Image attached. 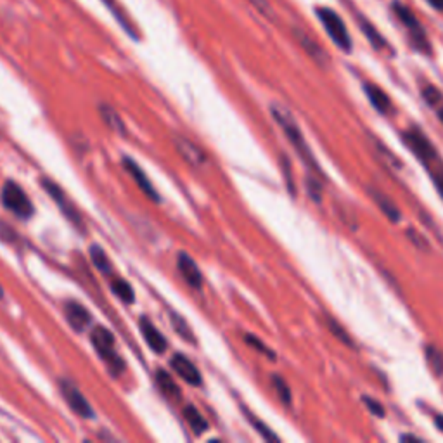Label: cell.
Returning <instances> with one entry per match:
<instances>
[{
  "instance_id": "5b68a950",
  "label": "cell",
  "mask_w": 443,
  "mask_h": 443,
  "mask_svg": "<svg viewBox=\"0 0 443 443\" xmlns=\"http://www.w3.org/2000/svg\"><path fill=\"white\" fill-rule=\"evenodd\" d=\"M392 11L393 14H395L396 19H399L400 23H402L403 26L408 30V33H411V38L414 40V45L419 49V51L423 52H430V42H427V37L425 33V28L421 26V23L418 21V18L412 14V11L408 9L407 6H403V4L400 2H393L392 4Z\"/></svg>"
},
{
  "instance_id": "277c9868",
  "label": "cell",
  "mask_w": 443,
  "mask_h": 443,
  "mask_svg": "<svg viewBox=\"0 0 443 443\" xmlns=\"http://www.w3.org/2000/svg\"><path fill=\"white\" fill-rule=\"evenodd\" d=\"M0 200H2V205L6 206L11 213L19 217V219H30V217L33 215V212H35L30 198L26 196L25 190H23L14 181L4 182Z\"/></svg>"
},
{
  "instance_id": "3957f363",
  "label": "cell",
  "mask_w": 443,
  "mask_h": 443,
  "mask_svg": "<svg viewBox=\"0 0 443 443\" xmlns=\"http://www.w3.org/2000/svg\"><path fill=\"white\" fill-rule=\"evenodd\" d=\"M317 18L322 23L324 30L327 32V35L343 52L351 51V37L348 33V28L345 26L341 16H339L336 11L329 9V7H317L315 9Z\"/></svg>"
},
{
  "instance_id": "ffe728a7",
  "label": "cell",
  "mask_w": 443,
  "mask_h": 443,
  "mask_svg": "<svg viewBox=\"0 0 443 443\" xmlns=\"http://www.w3.org/2000/svg\"><path fill=\"white\" fill-rule=\"evenodd\" d=\"M358 26H360L362 32H364V35L368 37V40L370 42V45H372L374 49H377V51H383V49L388 47L387 40L381 37V33L377 32V30L374 28V26L370 25V23L364 16H358Z\"/></svg>"
},
{
  "instance_id": "5bb4252c",
  "label": "cell",
  "mask_w": 443,
  "mask_h": 443,
  "mask_svg": "<svg viewBox=\"0 0 443 443\" xmlns=\"http://www.w3.org/2000/svg\"><path fill=\"white\" fill-rule=\"evenodd\" d=\"M123 166H125V170H127L128 174L132 175V178L135 181V184L139 186V189L142 190L144 194H146L149 200H152V201H156V203H158L159 196L156 194L154 186L149 182L147 175L144 174L142 168H140L135 162H133V159H130V158H123Z\"/></svg>"
},
{
  "instance_id": "836d02e7",
  "label": "cell",
  "mask_w": 443,
  "mask_h": 443,
  "mask_svg": "<svg viewBox=\"0 0 443 443\" xmlns=\"http://www.w3.org/2000/svg\"><path fill=\"white\" fill-rule=\"evenodd\" d=\"M435 186H437L438 193H440V196L443 198V168H440V170L435 174Z\"/></svg>"
},
{
  "instance_id": "f546056e",
  "label": "cell",
  "mask_w": 443,
  "mask_h": 443,
  "mask_svg": "<svg viewBox=\"0 0 443 443\" xmlns=\"http://www.w3.org/2000/svg\"><path fill=\"white\" fill-rule=\"evenodd\" d=\"M244 339H246V343H248V345H250V346H251V348L258 350V351H260V353L267 355V357H270V358H274V357H276V355H274V351H272V350H270V348H267V345H265V343H262V341H260V339H258V338H255V336H250V334H248V336H246V338H244Z\"/></svg>"
},
{
  "instance_id": "f1b7e54d",
  "label": "cell",
  "mask_w": 443,
  "mask_h": 443,
  "mask_svg": "<svg viewBox=\"0 0 443 443\" xmlns=\"http://www.w3.org/2000/svg\"><path fill=\"white\" fill-rule=\"evenodd\" d=\"M423 97H425V101L427 102L430 106H437L442 102V94L440 90L437 89V87L433 85H426L425 89H423Z\"/></svg>"
},
{
  "instance_id": "ba28073f",
  "label": "cell",
  "mask_w": 443,
  "mask_h": 443,
  "mask_svg": "<svg viewBox=\"0 0 443 443\" xmlns=\"http://www.w3.org/2000/svg\"><path fill=\"white\" fill-rule=\"evenodd\" d=\"M403 142L407 144V147L418 156L423 162H431V159L437 158V149L433 147V144L426 139L425 133L418 128H408L402 133Z\"/></svg>"
},
{
  "instance_id": "603a6c76",
  "label": "cell",
  "mask_w": 443,
  "mask_h": 443,
  "mask_svg": "<svg viewBox=\"0 0 443 443\" xmlns=\"http://www.w3.org/2000/svg\"><path fill=\"white\" fill-rule=\"evenodd\" d=\"M111 291L120 298L121 301H125V303H132V301L135 300L132 286H130L128 282L121 277H114L113 281H111Z\"/></svg>"
},
{
  "instance_id": "4316f807",
  "label": "cell",
  "mask_w": 443,
  "mask_h": 443,
  "mask_svg": "<svg viewBox=\"0 0 443 443\" xmlns=\"http://www.w3.org/2000/svg\"><path fill=\"white\" fill-rule=\"evenodd\" d=\"M246 418H248V421H250L251 425H253L255 430H257L258 433L262 435L263 438H265V440H270V442H279V437H277V435L274 433V431L270 430L269 426L263 425V423L260 421L258 418H255V414H251L250 411H246Z\"/></svg>"
},
{
  "instance_id": "4fadbf2b",
  "label": "cell",
  "mask_w": 443,
  "mask_h": 443,
  "mask_svg": "<svg viewBox=\"0 0 443 443\" xmlns=\"http://www.w3.org/2000/svg\"><path fill=\"white\" fill-rule=\"evenodd\" d=\"M139 327L140 332H142V338L146 339L149 348L154 351V353H163V351L166 350L168 346L166 338L158 331V327H156L147 317H140Z\"/></svg>"
},
{
  "instance_id": "74e56055",
  "label": "cell",
  "mask_w": 443,
  "mask_h": 443,
  "mask_svg": "<svg viewBox=\"0 0 443 443\" xmlns=\"http://www.w3.org/2000/svg\"><path fill=\"white\" fill-rule=\"evenodd\" d=\"M438 118H440V121L443 123V106H440V108H438Z\"/></svg>"
},
{
  "instance_id": "484cf974",
  "label": "cell",
  "mask_w": 443,
  "mask_h": 443,
  "mask_svg": "<svg viewBox=\"0 0 443 443\" xmlns=\"http://www.w3.org/2000/svg\"><path fill=\"white\" fill-rule=\"evenodd\" d=\"M425 353H426L427 365L433 369V372L437 374V376L443 374V355L440 353V351L435 348V346H426Z\"/></svg>"
},
{
  "instance_id": "2e32d148",
  "label": "cell",
  "mask_w": 443,
  "mask_h": 443,
  "mask_svg": "<svg viewBox=\"0 0 443 443\" xmlns=\"http://www.w3.org/2000/svg\"><path fill=\"white\" fill-rule=\"evenodd\" d=\"M295 33H296L298 42H300V45H301V47H303V51L307 52V54L310 56L317 64H320V66H326L327 61H329V59H327V54H326V52H324V49L320 47V45L317 44L315 40H312V38L308 37L307 33L300 32V30H296Z\"/></svg>"
},
{
  "instance_id": "8d00e7d4",
  "label": "cell",
  "mask_w": 443,
  "mask_h": 443,
  "mask_svg": "<svg viewBox=\"0 0 443 443\" xmlns=\"http://www.w3.org/2000/svg\"><path fill=\"white\" fill-rule=\"evenodd\" d=\"M400 440H402V442H407V440L419 442V440H421V438H418V437H415V435H402V437H400Z\"/></svg>"
},
{
  "instance_id": "7a4b0ae2",
  "label": "cell",
  "mask_w": 443,
  "mask_h": 443,
  "mask_svg": "<svg viewBox=\"0 0 443 443\" xmlns=\"http://www.w3.org/2000/svg\"><path fill=\"white\" fill-rule=\"evenodd\" d=\"M90 339H92L95 351L101 355L102 362L108 365V369L113 372V376H120L121 370L125 369V362H123V358L116 353V350H114L113 334H111L106 327L97 326V327H94L92 334H90Z\"/></svg>"
},
{
  "instance_id": "7402d4cb",
  "label": "cell",
  "mask_w": 443,
  "mask_h": 443,
  "mask_svg": "<svg viewBox=\"0 0 443 443\" xmlns=\"http://www.w3.org/2000/svg\"><path fill=\"white\" fill-rule=\"evenodd\" d=\"M99 111H101V118L104 120V123L108 125V127L113 130V132L125 133V123L116 111H114L113 108H109V106H106V104L101 106Z\"/></svg>"
},
{
  "instance_id": "1f68e13d",
  "label": "cell",
  "mask_w": 443,
  "mask_h": 443,
  "mask_svg": "<svg viewBox=\"0 0 443 443\" xmlns=\"http://www.w3.org/2000/svg\"><path fill=\"white\" fill-rule=\"evenodd\" d=\"M364 402H365V406L369 407V411L372 412V414H376L377 418H383L384 408L380 406V402H377V400H372V399H369V396H364Z\"/></svg>"
},
{
  "instance_id": "d6a6232c",
  "label": "cell",
  "mask_w": 443,
  "mask_h": 443,
  "mask_svg": "<svg viewBox=\"0 0 443 443\" xmlns=\"http://www.w3.org/2000/svg\"><path fill=\"white\" fill-rule=\"evenodd\" d=\"M251 4H253L255 7L260 11L262 14H265V16H272V9H270L269 2L267 0H250Z\"/></svg>"
},
{
  "instance_id": "30bf717a",
  "label": "cell",
  "mask_w": 443,
  "mask_h": 443,
  "mask_svg": "<svg viewBox=\"0 0 443 443\" xmlns=\"http://www.w3.org/2000/svg\"><path fill=\"white\" fill-rule=\"evenodd\" d=\"M64 315H66L68 324L78 332L89 329L90 322H92L90 312L87 310L82 303H78V301H68V303L64 305Z\"/></svg>"
},
{
  "instance_id": "44dd1931",
  "label": "cell",
  "mask_w": 443,
  "mask_h": 443,
  "mask_svg": "<svg viewBox=\"0 0 443 443\" xmlns=\"http://www.w3.org/2000/svg\"><path fill=\"white\" fill-rule=\"evenodd\" d=\"M89 255H90V260H92V263L95 265V269L101 270L102 274L113 272V265H111L108 253H106L99 244H92V246L89 248Z\"/></svg>"
},
{
  "instance_id": "52a82bcc",
  "label": "cell",
  "mask_w": 443,
  "mask_h": 443,
  "mask_svg": "<svg viewBox=\"0 0 443 443\" xmlns=\"http://www.w3.org/2000/svg\"><path fill=\"white\" fill-rule=\"evenodd\" d=\"M61 395L64 396L66 403L70 406L71 411L75 414H78L83 419H92L94 418V408L90 407V403L87 402V399L83 396V393L80 392L78 387L71 381L64 380L61 381Z\"/></svg>"
},
{
  "instance_id": "9c48e42d",
  "label": "cell",
  "mask_w": 443,
  "mask_h": 443,
  "mask_svg": "<svg viewBox=\"0 0 443 443\" xmlns=\"http://www.w3.org/2000/svg\"><path fill=\"white\" fill-rule=\"evenodd\" d=\"M170 368L174 369V372L178 377L186 381V383L193 384V387H200L203 383V377H201L200 369L196 368L193 360L189 357H186L184 353H175L170 360Z\"/></svg>"
},
{
  "instance_id": "e575fe53",
  "label": "cell",
  "mask_w": 443,
  "mask_h": 443,
  "mask_svg": "<svg viewBox=\"0 0 443 443\" xmlns=\"http://www.w3.org/2000/svg\"><path fill=\"white\" fill-rule=\"evenodd\" d=\"M426 2L430 4V6L433 7V9L443 11V0H426Z\"/></svg>"
},
{
  "instance_id": "7c38bea8",
  "label": "cell",
  "mask_w": 443,
  "mask_h": 443,
  "mask_svg": "<svg viewBox=\"0 0 443 443\" xmlns=\"http://www.w3.org/2000/svg\"><path fill=\"white\" fill-rule=\"evenodd\" d=\"M177 267H178V270H181L184 281L190 286V288H194V289L203 288V274H201L200 267L196 265V262H194L189 255L178 253Z\"/></svg>"
},
{
  "instance_id": "83f0119b",
  "label": "cell",
  "mask_w": 443,
  "mask_h": 443,
  "mask_svg": "<svg viewBox=\"0 0 443 443\" xmlns=\"http://www.w3.org/2000/svg\"><path fill=\"white\" fill-rule=\"evenodd\" d=\"M272 384H274V388H276V393L279 399H281V402L286 403V406H289V403H291V389H289L288 383H286L281 376L274 374Z\"/></svg>"
},
{
  "instance_id": "6da1fadb",
  "label": "cell",
  "mask_w": 443,
  "mask_h": 443,
  "mask_svg": "<svg viewBox=\"0 0 443 443\" xmlns=\"http://www.w3.org/2000/svg\"><path fill=\"white\" fill-rule=\"evenodd\" d=\"M270 113H272L274 120L277 121V125L281 127L282 132H284V135L288 137L289 144L295 147L296 154L300 156V159L305 163V166H307L310 171H314V174H319L320 170H319V166H317L314 154H312V149L308 147L307 140H305L303 133H301V130L300 127H298L293 114L281 104L270 106Z\"/></svg>"
},
{
  "instance_id": "f35d334b",
  "label": "cell",
  "mask_w": 443,
  "mask_h": 443,
  "mask_svg": "<svg viewBox=\"0 0 443 443\" xmlns=\"http://www.w3.org/2000/svg\"><path fill=\"white\" fill-rule=\"evenodd\" d=\"M4 298V289H2V286H0V300H2Z\"/></svg>"
},
{
  "instance_id": "d590c367",
  "label": "cell",
  "mask_w": 443,
  "mask_h": 443,
  "mask_svg": "<svg viewBox=\"0 0 443 443\" xmlns=\"http://www.w3.org/2000/svg\"><path fill=\"white\" fill-rule=\"evenodd\" d=\"M435 425H437L438 431H442V433H443V415L442 414L435 415Z\"/></svg>"
},
{
  "instance_id": "cb8c5ba5",
  "label": "cell",
  "mask_w": 443,
  "mask_h": 443,
  "mask_svg": "<svg viewBox=\"0 0 443 443\" xmlns=\"http://www.w3.org/2000/svg\"><path fill=\"white\" fill-rule=\"evenodd\" d=\"M156 381H158L159 388H162V392L165 393V395L175 396V399H178V396H181V389H178L177 383L174 381V377H171L170 374L166 372V370L159 369L158 372H156Z\"/></svg>"
},
{
  "instance_id": "9a60e30c",
  "label": "cell",
  "mask_w": 443,
  "mask_h": 443,
  "mask_svg": "<svg viewBox=\"0 0 443 443\" xmlns=\"http://www.w3.org/2000/svg\"><path fill=\"white\" fill-rule=\"evenodd\" d=\"M364 92H365V95H368L370 104H372L374 108L377 109V113H381V114L392 113V109H393L392 101H389L387 92H384L381 87H377L376 83L365 82L364 83Z\"/></svg>"
},
{
  "instance_id": "d4e9b609",
  "label": "cell",
  "mask_w": 443,
  "mask_h": 443,
  "mask_svg": "<svg viewBox=\"0 0 443 443\" xmlns=\"http://www.w3.org/2000/svg\"><path fill=\"white\" fill-rule=\"evenodd\" d=\"M170 320H171V327L177 331V334L181 336V338L189 339V341H193V343L196 341V339H194V336H193V331H190L189 324H187L181 315L175 314V312H170Z\"/></svg>"
},
{
  "instance_id": "e0dca14e",
  "label": "cell",
  "mask_w": 443,
  "mask_h": 443,
  "mask_svg": "<svg viewBox=\"0 0 443 443\" xmlns=\"http://www.w3.org/2000/svg\"><path fill=\"white\" fill-rule=\"evenodd\" d=\"M102 4H104V7H108V11L111 14H113V18L116 19L118 25L121 26V28L125 30V32L128 33V37L135 38V40H139V32L135 30V26H133V23L130 21V18L127 16V14L121 11L120 4L116 2V0H101Z\"/></svg>"
},
{
  "instance_id": "8fae6325",
  "label": "cell",
  "mask_w": 443,
  "mask_h": 443,
  "mask_svg": "<svg viewBox=\"0 0 443 443\" xmlns=\"http://www.w3.org/2000/svg\"><path fill=\"white\" fill-rule=\"evenodd\" d=\"M174 144H175V149L178 151V154H181L182 158L189 163V165H193V166L205 165V162H206L205 152L201 151V147L198 146V144H194L193 140L187 139V137L184 135H175Z\"/></svg>"
},
{
  "instance_id": "8992f818",
  "label": "cell",
  "mask_w": 443,
  "mask_h": 443,
  "mask_svg": "<svg viewBox=\"0 0 443 443\" xmlns=\"http://www.w3.org/2000/svg\"><path fill=\"white\" fill-rule=\"evenodd\" d=\"M42 187L45 189V193L49 194V196L54 200V203L59 206L61 213H63L64 217H66L68 220L71 222V224L75 225V227H80L82 229V217H80L78 210L75 208V205L71 203L70 200H68V196L64 194V190L61 189L59 186L56 184L54 181H51V178H42Z\"/></svg>"
},
{
  "instance_id": "ac0fdd59",
  "label": "cell",
  "mask_w": 443,
  "mask_h": 443,
  "mask_svg": "<svg viewBox=\"0 0 443 443\" xmlns=\"http://www.w3.org/2000/svg\"><path fill=\"white\" fill-rule=\"evenodd\" d=\"M369 194H370V198H372L374 203L380 206L381 212H383L384 215H387L388 219L393 222V224H396V222L400 220L399 208H396V205L393 203L392 200H389L387 194H383L381 190H377V189H370Z\"/></svg>"
},
{
  "instance_id": "4dcf8cb0",
  "label": "cell",
  "mask_w": 443,
  "mask_h": 443,
  "mask_svg": "<svg viewBox=\"0 0 443 443\" xmlns=\"http://www.w3.org/2000/svg\"><path fill=\"white\" fill-rule=\"evenodd\" d=\"M327 324H329V329H331L332 332H334V336H336V338H339V339H341V341H343V343H348V345H350V346H351V345H353V343H351V339H350V336H348V334H346V332H345V329H343V327H341V326H339V324H338V322H336V320H334V319H331V317H329V319H327Z\"/></svg>"
},
{
  "instance_id": "d6986e66",
  "label": "cell",
  "mask_w": 443,
  "mask_h": 443,
  "mask_svg": "<svg viewBox=\"0 0 443 443\" xmlns=\"http://www.w3.org/2000/svg\"><path fill=\"white\" fill-rule=\"evenodd\" d=\"M184 418H186L187 425L190 426V430H193L196 435L205 433V431L208 430V421H206L205 415L201 414V412L198 411L194 406H187L184 408Z\"/></svg>"
}]
</instances>
